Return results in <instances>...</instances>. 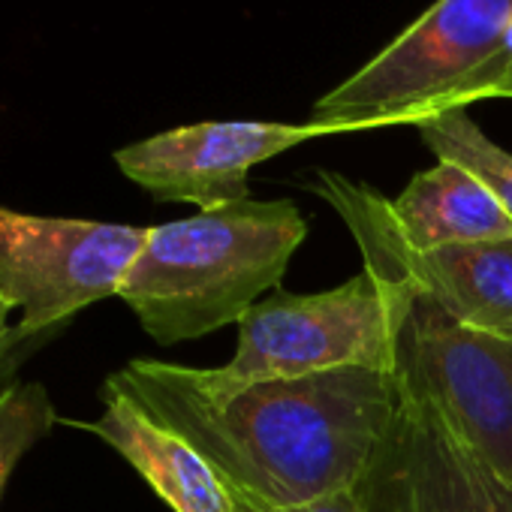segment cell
<instances>
[{
    "instance_id": "277c9868",
    "label": "cell",
    "mask_w": 512,
    "mask_h": 512,
    "mask_svg": "<svg viewBox=\"0 0 512 512\" xmlns=\"http://www.w3.org/2000/svg\"><path fill=\"white\" fill-rule=\"evenodd\" d=\"M383 284L395 314L398 392L428 404L476 458L512 482V338L467 329L404 284Z\"/></svg>"
},
{
    "instance_id": "4fadbf2b",
    "label": "cell",
    "mask_w": 512,
    "mask_h": 512,
    "mask_svg": "<svg viewBox=\"0 0 512 512\" xmlns=\"http://www.w3.org/2000/svg\"><path fill=\"white\" fill-rule=\"evenodd\" d=\"M485 97H512V22L506 25L497 52L482 76V100Z\"/></svg>"
},
{
    "instance_id": "9a60e30c",
    "label": "cell",
    "mask_w": 512,
    "mask_h": 512,
    "mask_svg": "<svg viewBox=\"0 0 512 512\" xmlns=\"http://www.w3.org/2000/svg\"><path fill=\"white\" fill-rule=\"evenodd\" d=\"M13 311H16V305L7 296H0V341L10 335V317H13Z\"/></svg>"
},
{
    "instance_id": "8fae6325",
    "label": "cell",
    "mask_w": 512,
    "mask_h": 512,
    "mask_svg": "<svg viewBox=\"0 0 512 512\" xmlns=\"http://www.w3.org/2000/svg\"><path fill=\"white\" fill-rule=\"evenodd\" d=\"M416 127H419L422 142L434 151L437 160H449L473 172L494 193L503 211L512 217V154L509 151L491 142L464 109L443 112Z\"/></svg>"
},
{
    "instance_id": "52a82bcc",
    "label": "cell",
    "mask_w": 512,
    "mask_h": 512,
    "mask_svg": "<svg viewBox=\"0 0 512 512\" xmlns=\"http://www.w3.org/2000/svg\"><path fill=\"white\" fill-rule=\"evenodd\" d=\"M356 494L368 512H512V482L407 395Z\"/></svg>"
},
{
    "instance_id": "ba28073f",
    "label": "cell",
    "mask_w": 512,
    "mask_h": 512,
    "mask_svg": "<svg viewBox=\"0 0 512 512\" xmlns=\"http://www.w3.org/2000/svg\"><path fill=\"white\" fill-rule=\"evenodd\" d=\"M329 136L317 124L202 121L133 142L115 154L118 169L160 202L214 211L247 199V175L308 139Z\"/></svg>"
},
{
    "instance_id": "5b68a950",
    "label": "cell",
    "mask_w": 512,
    "mask_h": 512,
    "mask_svg": "<svg viewBox=\"0 0 512 512\" xmlns=\"http://www.w3.org/2000/svg\"><path fill=\"white\" fill-rule=\"evenodd\" d=\"M395 365V314L389 287L362 272L314 296H269L238 320V347L229 365L202 368L217 389L269 380H299L329 371Z\"/></svg>"
},
{
    "instance_id": "6da1fadb",
    "label": "cell",
    "mask_w": 512,
    "mask_h": 512,
    "mask_svg": "<svg viewBox=\"0 0 512 512\" xmlns=\"http://www.w3.org/2000/svg\"><path fill=\"white\" fill-rule=\"evenodd\" d=\"M109 383L181 434L241 512L356 488L401 401L395 374L368 368L217 389L202 368L133 359Z\"/></svg>"
},
{
    "instance_id": "3957f363",
    "label": "cell",
    "mask_w": 512,
    "mask_h": 512,
    "mask_svg": "<svg viewBox=\"0 0 512 512\" xmlns=\"http://www.w3.org/2000/svg\"><path fill=\"white\" fill-rule=\"evenodd\" d=\"M512 22V0H437L398 40L317 100L326 133L422 124L482 100V76Z\"/></svg>"
},
{
    "instance_id": "7a4b0ae2",
    "label": "cell",
    "mask_w": 512,
    "mask_h": 512,
    "mask_svg": "<svg viewBox=\"0 0 512 512\" xmlns=\"http://www.w3.org/2000/svg\"><path fill=\"white\" fill-rule=\"evenodd\" d=\"M308 223L293 199H241L148 229L121 299L157 344H181L238 323L278 290Z\"/></svg>"
},
{
    "instance_id": "5bb4252c",
    "label": "cell",
    "mask_w": 512,
    "mask_h": 512,
    "mask_svg": "<svg viewBox=\"0 0 512 512\" xmlns=\"http://www.w3.org/2000/svg\"><path fill=\"white\" fill-rule=\"evenodd\" d=\"M235 512H241V509H235ZM272 512H368V509L359 500L356 488H347V491H335V494H326V497L311 500V503H302V506L272 509Z\"/></svg>"
},
{
    "instance_id": "7c38bea8",
    "label": "cell",
    "mask_w": 512,
    "mask_h": 512,
    "mask_svg": "<svg viewBox=\"0 0 512 512\" xmlns=\"http://www.w3.org/2000/svg\"><path fill=\"white\" fill-rule=\"evenodd\" d=\"M55 425V407L40 383H13L0 389V494L22 455Z\"/></svg>"
},
{
    "instance_id": "8992f818",
    "label": "cell",
    "mask_w": 512,
    "mask_h": 512,
    "mask_svg": "<svg viewBox=\"0 0 512 512\" xmlns=\"http://www.w3.org/2000/svg\"><path fill=\"white\" fill-rule=\"evenodd\" d=\"M148 229L0 208V296L22 308L19 335L118 296Z\"/></svg>"
},
{
    "instance_id": "30bf717a",
    "label": "cell",
    "mask_w": 512,
    "mask_h": 512,
    "mask_svg": "<svg viewBox=\"0 0 512 512\" xmlns=\"http://www.w3.org/2000/svg\"><path fill=\"white\" fill-rule=\"evenodd\" d=\"M91 431L121 452L172 512H235L208 461L109 380L103 386V413Z\"/></svg>"
},
{
    "instance_id": "9c48e42d",
    "label": "cell",
    "mask_w": 512,
    "mask_h": 512,
    "mask_svg": "<svg viewBox=\"0 0 512 512\" xmlns=\"http://www.w3.org/2000/svg\"><path fill=\"white\" fill-rule=\"evenodd\" d=\"M353 232L365 272L404 284L449 320L512 338V241L449 244L434 250H407L353 211H338Z\"/></svg>"
}]
</instances>
